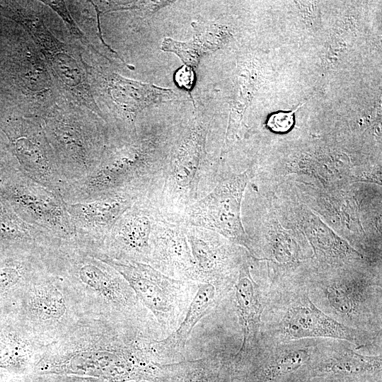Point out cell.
<instances>
[{
	"instance_id": "7",
	"label": "cell",
	"mask_w": 382,
	"mask_h": 382,
	"mask_svg": "<svg viewBox=\"0 0 382 382\" xmlns=\"http://www.w3.org/2000/svg\"><path fill=\"white\" fill-rule=\"evenodd\" d=\"M253 175L247 170L222 180L207 195L192 204L186 216L191 226L221 235L253 255V241L241 221V203Z\"/></svg>"
},
{
	"instance_id": "8",
	"label": "cell",
	"mask_w": 382,
	"mask_h": 382,
	"mask_svg": "<svg viewBox=\"0 0 382 382\" xmlns=\"http://www.w3.org/2000/svg\"><path fill=\"white\" fill-rule=\"evenodd\" d=\"M8 190L14 211L23 219L60 242L74 241V229L59 191L41 185L22 171L17 173Z\"/></svg>"
},
{
	"instance_id": "18",
	"label": "cell",
	"mask_w": 382,
	"mask_h": 382,
	"mask_svg": "<svg viewBox=\"0 0 382 382\" xmlns=\"http://www.w3.org/2000/svg\"><path fill=\"white\" fill-rule=\"evenodd\" d=\"M159 230L154 236L149 265L171 278L194 282V261L186 229L161 226Z\"/></svg>"
},
{
	"instance_id": "10",
	"label": "cell",
	"mask_w": 382,
	"mask_h": 382,
	"mask_svg": "<svg viewBox=\"0 0 382 382\" xmlns=\"http://www.w3.org/2000/svg\"><path fill=\"white\" fill-rule=\"evenodd\" d=\"M157 224L150 211L138 199L127 209L92 254L120 262L150 264Z\"/></svg>"
},
{
	"instance_id": "24",
	"label": "cell",
	"mask_w": 382,
	"mask_h": 382,
	"mask_svg": "<svg viewBox=\"0 0 382 382\" xmlns=\"http://www.w3.org/2000/svg\"><path fill=\"white\" fill-rule=\"evenodd\" d=\"M195 33L192 40L179 42L171 38H165L161 49L165 52L177 54L185 65L195 67L200 58L206 53L221 47L227 37V33L216 25H193Z\"/></svg>"
},
{
	"instance_id": "14",
	"label": "cell",
	"mask_w": 382,
	"mask_h": 382,
	"mask_svg": "<svg viewBox=\"0 0 382 382\" xmlns=\"http://www.w3.org/2000/svg\"><path fill=\"white\" fill-rule=\"evenodd\" d=\"M297 226L311 247L316 269L342 267L366 262L365 256L305 207L297 210Z\"/></svg>"
},
{
	"instance_id": "26",
	"label": "cell",
	"mask_w": 382,
	"mask_h": 382,
	"mask_svg": "<svg viewBox=\"0 0 382 382\" xmlns=\"http://www.w3.org/2000/svg\"><path fill=\"white\" fill-rule=\"evenodd\" d=\"M294 111L279 112L272 115L267 122V126L274 132H286L289 131L294 125Z\"/></svg>"
},
{
	"instance_id": "16",
	"label": "cell",
	"mask_w": 382,
	"mask_h": 382,
	"mask_svg": "<svg viewBox=\"0 0 382 382\" xmlns=\"http://www.w3.org/2000/svg\"><path fill=\"white\" fill-rule=\"evenodd\" d=\"M351 343L338 340H317L309 362L311 377L364 376L381 373V354L364 355L355 351Z\"/></svg>"
},
{
	"instance_id": "17",
	"label": "cell",
	"mask_w": 382,
	"mask_h": 382,
	"mask_svg": "<svg viewBox=\"0 0 382 382\" xmlns=\"http://www.w3.org/2000/svg\"><path fill=\"white\" fill-rule=\"evenodd\" d=\"M317 339L262 344L251 361L257 362L252 382H270L296 371L309 363Z\"/></svg>"
},
{
	"instance_id": "6",
	"label": "cell",
	"mask_w": 382,
	"mask_h": 382,
	"mask_svg": "<svg viewBox=\"0 0 382 382\" xmlns=\"http://www.w3.org/2000/svg\"><path fill=\"white\" fill-rule=\"evenodd\" d=\"M98 258L124 277L163 333L168 335L178 328L196 294L197 283L171 278L146 263Z\"/></svg>"
},
{
	"instance_id": "4",
	"label": "cell",
	"mask_w": 382,
	"mask_h": 382,
	"mask_svg": "<svg viewBox=\"0 0 382 382\" xmlns=\"http://www.w3.org/2000/svg\"><path fill=\"white\" fill-rule=\"evenodd\" d=\"M366 263L318 270L305 278L309 296L329 316L358 330L381 333V277Z\"/></svg>"
},
{
	"instance_id": "23",
	"label": "cell",
	"mask_w": 382,
	"mask_h": 382,
	"mask_svg": "<svg viewBox=\"0 0 382 382\" xmlns=\"http://www.w3.org/2000/svg\"><path fill=\"white\" fill-rule=\"evenodd\" d=\"M110 96L125 112L135 115L139 110L156 103L175 97L171 89L131 80L112 74L107 79Z\"/></svg>"
},
{
	"instance_id": "19",
	"label": "cell",
	"mask_w": 382,
	"mask_h": 382,
	"mask_svg": "<svg viewBox=\"0 0 382 382\" xmlns=\"http://www.w3.org/2000/svg\"><path fill=\"white\" fill-rule=\"evenodd\" d=\"M226 295L209 283H197V289L178 328L161 340H154L151 349L156 362L173 358L185 349L195 325Z\"/></svg>"
},
{
	"instance_id": "29",
	"label": "cell",
	"mask_w": 382,
	"mask_h": 382,
	"mask_svg": "<svg viewBox=\"0 0 382 382\" xmlns=\"http://www.w3.org/2000/svg\"><path fill=\"white\" fill-rule=\"evenodd\" d=\"M129 382H138V381H129Z\"/></svg>"
},
{
	"instance_id": "27",
	"label": "cell",
	"mask_w": 382,
	"mask_h": 382,
	"mask_svg": "<svg viewBox=\"0 0 382 382\" xmlns=\"http://www.w3.org/2000/svg\"><path fill=\"white\" fill-rule=\"evenodd\" d=\"M175 81L180 88L190 91L195 82L193 69L186 65L180 67L175 74Z\"/></svg>"
},
{
	"instance_id": "9",
	"label": "cell",
	"mask_w": 382,
	"mask_h": 382,
	"mask_svg": "<svg viewBox=\"0 0 382 382\" xmlns=\"http://www.w3.org/2000/svg\"><path fill=\"white\" fill-rule=\"evenodd\" d=\"M138 193V190H119L65 202L74 229V241L89 250L96 248L139 199Z\"/></svg>"
},
{
	"instance_id": "13",
	"label": "cell",
	"mask_w": 382,
	"mask_h": 382,
	"mask_svg": "<svg viewBox=\"0 0 382 382\" xmlns=\"http://www.w3.org/2000/svg\"><path fill=\"white\" fill-rule=\"evenodd\" d=\"M236 306L243 332V341L233 356L237 363L251 361L262 347V317L267 294L254 280L245 256L233 289Z\"/></svg>"
},
{
	"instance_id": "12",
	"label": "cell",
	"mask_w": 382,
	"mask_h": 382,
	"mask_svg": "<svg viewBox=\"0 0 382 382\" xmlns=\"http://www.w3.org/2000/svg\"><path fill=\"white\" fill-rule=\"evenodd\" d=\"M10 140L21 170L41 185L59 191L66 183L55 156L41 127L25 120H14L6 125Z\"/></svg>"
},
{
	"instance_id": "22",
	"label": "cell",
	"mask_w": 382,
	"mask_h": 382,
	"mask_svg": "<svg viewBox=\"0 0 382 382\" xmlns=\"http://www.w3.org/2000/svg\"><path fill=\"white\" fill-rule=\"evenodd\" d=\"M271 224L262 247V255L264 256L261 260H266L272 265L273 280L293 274L294 270L306 260L312 259V255L300 242L294 231L284 228L278 221Z\"/></svg>"
},
{
	"instance_id": "2",
	"label": "cell",
	"mask_w": 382,
	"mask_h": 382,
	"mask_svg": "<svg viewBox=\"0 0 382 382\" xmlns=\"http://www.w3.org/2000/svg\"><path fill=\"white\" fill-rule=\"evenodd\" d=\"M50 272L62 278L90 316L156 323L124 277L75 241L45 251Z\"/></svg>"
},
{
	"instance_id": "28",
	"label": "cell",
	"mask_w": 382,
	"mask_h": 382,
	"mask_svg": "<svg viewBox=\"0 0 382 382\" xmlns=\"http://www.w3.org/2000/svg\"><path fill=\"white\" fill-rule=\"evenodd\" d=\"M66 382H108L105 380L87 376L69 375Z\"/></svg>"
},
{
	"instance_id": "3",
	"label": "cell",
	"mask_w": 382,
	"mask_h": 382,
	"mask_svg": "<svg viewBox=\"0 0 382 382\" xmlns=\"http://www.w3.org/2000/svg\"><path fill=\"white\" fill-rule=\"evenodd\" d=\"M262 344L304 339L348 342L356 348L375 345L381 333L358 330L329 316L311 300L304 279L272 280L262 317Z\"/></svg>"
},
{
	"instance_id": "15",
	"label": "cell",
	"mask_w": 382,
	"mask_h": 382,
	"mask_svg": "<svg viewBox=\"0 0 382 382\" xmlns=\"http://www.w3.org/2000/svg\"><path fill=\"white\" fill-rule=\"evenodd\" d=\"M11 17L23 25L41 47L51 68L65 88L76 97L91 103V97L84 84L82 68L65 44L55 38L35 16H25L13 11Z\"/></svg>"
},
{
	"instance_id": "21",
	"label": "cell",
	"mask_w": 382,
	"mask_h": 382,
	"mask_svg": "<svg viewBox=\"0 0 382 382\" xmlns=\"http://www.w3.org/2000/svg\"><path fill=\"white\" fill-rule=\"evenodd\" d=\"M206 129H192L178 149L168 173V189L187 198L197 185L204 153Z\"/></svg>"
},
{
	"instance_id": "5",
	"label": "cell",
	"mask_w": 382,
	"mask_h": 382,
	"mask_svg": "<svg viewBox=\"0 0 382 382\" xmlns=\"http://www.w3.org/2000/svg\"><path fill=\"white\" fill-rule=\"evenodd\" d=\"M13 305L17 316L26 325L52 342L90 316L66 282L48 267Z\"/></svg>"
},
{
	"instance_id": "20",
	"label": "cell",
	"mask_w": 382,
	"mask_h": 382,
	"mask_svg": "<svg viewBox=\"0 0 382 382\" xmlns=\"http://www.w3.org/2000/svg\"><path fill=\"white\" fill-rule=\"evenodd\" d=\"M46 249L22 248L15 257L0 263V302L8 299L14 303L25 288L47 270Z\"/></svg>"
},
{
	"instance_id": "1",
	"label": "cell",
	"mask_w": 382,
	"mask_h": 382,
	"mask_svg": "<svg viewBox=\"0 0 382 382\" xmlns=\"http://www.w3.org/2000/svg\"><path fill=\"white\" fill-rule=\"evenodd\" d=\"M158 330L155 323L88 316L47 348L33 373L156 382L161 363L151 343Z\"/></svg>"
},
{
	"instance_id": "11",
	"label": "cell",
	"mask_w": 382,
	"mask_h": 382,
	"mask_svg": "<svg viewBox=\"0 0 382 382\" xmlns=\"http://www.w3.org/2000/svg\"><path fill=\"white\" fill-rule=\"evenodd\" d=\"M186 233L194 261V282L212 284L224 294H228L246 255L202 228L190 226Z\"/></svg>"
},
{
	"instance_id": "25",
	"label": "cell",
	"mask_w": 382,
	"mask_h": 382,
	"mask_svg": "<svg viewBox=\"0 0 382 382\" xmlns=\"http://www.w3.org/2000/svg\"><path fill=\"white\" fill-rule=\"evenodd\" d=\"M44 4L51 7L64 20L70 32L82 41H86V39L81 32L74 19L71 18L64 1H42Z\"/></svg>"
}]
</instances>
